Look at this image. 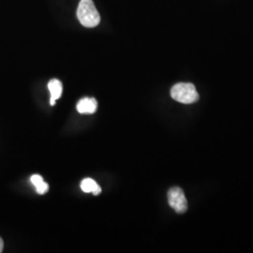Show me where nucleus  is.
Masks as SVG:
<instances>
[{"instance_id": "nucleus-1", "label": "nucleus", "mask_w": 253, "mask_h": 253, "mask_svg": "<svg viewBox=\"0 0 253 253\" xmlns=\"http://www.w3.org/2000/svg\"><path fill=\"white\" fill-rule=\"evenodd\" d=\"M77 18L84 27L89 28L100 24V13L92 0H81L77 9Z\"/></svg>"}, {"instance_id": "nucleus-2", "label": "nucleus", "mask_w": 253, "mask_h": 253, "mask_svg": "<svg viewBox=\"0 0 253 253\" xmlns=\"http://www.w3.org/2000/svg\"><path fill=\"white\" fill-rule=\"evenodd\" d=\"M172 99L184 104H191L199 100V94L194 84L190 83H179L171 89Z\"/></svg>"}, {"instance_id": "nucleus-3", "label": "nucleus", "mask_w": 253, "mask_h": 253, "mask_svg": "<svg viewBox=\"0 0 253 253\" xmlns=\"http://www.w3.org/2000/svg\"><path fill=\"white\" fill-rule=\"evenodd\" d=\"M168 202L170 207L176 213H185L188 209V202L185 197L184 191L180 188L174 187L168 191Z\"/></svg>"}, {"instance_id": "nucleus-4", "label": "nucleus", "mask_w": 253, "mask_h": 253, "mask_svg": "<svg viewBox=\"0 0 253 253\" xmlns=\"http://www.w3.org/2000/svg\"><path fill=\"white\" fill-rule=\"evenodd\" d=\"M98 102L95 99L84 98L77 103V111L80 114H94L97 111Z\"/></svg>"}, {"instance_id": "nucleus-5", "label": "nucleus", "mask_w": 253, "mask_h": 253, "mask_svg": "<svg viewBox=\"0 0 253 253\" xmlns=\"http://www.w3.org/2000/svg\"><path fill=\"white\" fill-rule=\"evenodd\" d=\"M48 88L51 93V99H50V104L54 105L56 100H58L62 95V84L61 82L57 79H52L48 83Z\"/></svg>"}, {"instance_id": "nucleus-6", "label": "nucleus", "mask_w": 253, "mask_h": 253, "mask_svg": "<svg viewBox=\"0 0 253 253\" xmlns=\"http://www.w3.org/2000/svg\"><path fill=\"white\" fill-rule=\"evenodd\" d=\"M81 189L84 192H92L94 195H99L101 192V188L91 178H85L82 181Z\"/></svg>"}, {"instance_id": "nucleus-7", "label": "nucleus", "mask_w": 253, "mask_h": 253, "mask_svg": "<svg viewBox=\"0 0 253 253\" xmlns=\"http://www.w3.org/2000/svg\"><path fill=\"white\" fill-rule=\"evenodd\" d=\"M36 190L37 192H38L39 194L42 195V194H45L46 192L48 191V190H49V186H48V184H47L46 182L43 181L42 184H40L39 186H37Z\"/></svg>"}, {"instance_id": "nucleus-8", "label": "nucleus", "mask_w": 253, "mask_h": 253, "mask_svg": "<svg viewBox=\"0 0 253 253\" xmlns=\"http://www.w3.org/2000/svg\"><path fill=\"white\" fill-rule=\"evenodd\" d=\"M30 180H31V183L37 187V186H39L40 184H42V182H43V178L41 176V175H39V174H33L32 176H31V178H30Z\"/></svg>"}, {"instance_id": "nucleus-9", "label": "nucleus", "mask_w": 253, "mask_h": 253, "mask_svg": "<svg viewBox=\"0 0 253 253\" xmlns=\"http://www.w3.org/2000/svg\"><path fill=\"white\" fill-rule=\"evenodd\" d=\"M3 249H4V242H3L2 238L0 237V253L3 252Z\"/></svg>"}]
</instances>
